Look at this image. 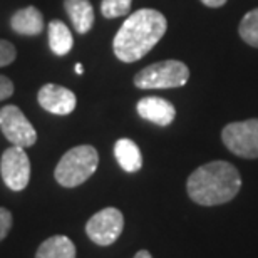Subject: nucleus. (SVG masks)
<instances>
[{"label": "nucleus", "instance_id": "nucleus-8", "mask_svg": "<svg viewBox=\"0 0 258 258\" xmlns=\"http://www.w3.org/2000/svg\"><path fill=\"white\" fill-rule=\"evenodd\" d=\"M0 174L5 186L12 191H22L30 181V159L25 148L10 146L0 159Z\"/></svg>", "mask_w": 258, "mask_h": 258}, {"label": "nucleus", "instance_id": "nucleus-21", "mask_svg": "<svg viewBox=\"0 0 258 258\" xmlns=\"http://www.w3.org/2000/svg\"><path fill=\"white\" fill-rule=\"evenodd\" d=\"M205 5H208V7H221V5L226 4V0H201Z\"/></svg>", "mask_w": 258, "mask_h": 258}, {"label": "nucleus", "instance_id": "nucleus-19", "mask_svg": "<svg viewBox=\"0 0 258 258\" xmlns=\"http://www.w3.org/2000/svg\"><path fill=\"white\" fill-rule=\"evenodd\" d=\"M12 221H14L12 213L7 208L0 206V241L9 235L10 228H12Z\"/></svg>", "mask_w": 258, "mask_h": 258}, {"label": "nucleus", "instance_id": "nucleus-6", "mask_svg": "<svg viewBox=\"0 0 258 258\" xmlns=\"http://www.w3.org/2000/svg\"><path fill=\"white\" fill-rule=\"evenodd\" d=\"M124 228V216L117 208H104L92 215L86 223V233L91 241L101 246H109L119 238Z\"/></svg>", "mask_w": 258, "mask_h": 258}, {"label": "nucleus", "instance_id": "nucleus-15", "mask_svg": "<svg viewBox=\"0 0 258 258\" xmlns=\"http://www.w3.org/2000/svg\"><path fill=\"white\" fill-rule=\"evenodd\" d=\"M49 45L55 55H66L71 52L74 39L62 20H52L49 24Z\"/></svg>", "mask_w": 258, "mask_h": 258}, {"label": "nucleus", "instance_id": "nucleus-23", "mask_svg": "<svg viewBox=\"0 0 258 258\" xmlns=\"http://www.w3.org/2000/svg\"><path fill=\"white\" fill-rule=\"evenodd\" d=\"M84 72V67H82V64H76V74H82Z\"/></svg>", "mask_w": 258, "mask_h": 258}, {"label": "nucleus", "instance_id": "nucleus-18", "mask_svg": "<svg viewBox=\"0 0 258 258\" xmlns=\"http://www.w3.org/2000/svg\"><path fill=\"white\" fill-rule=\"evenodd\" d=\"M17 57V50L10 42L0 39V67H5L12 64Z\"/></svg>", "mask_w": 258, "mask_h": 258}, {"label": "nucleus", "instance_id": "nucleus-17", "mask_svg": "<svg viewBox=\"0 0 258 258\" xmlns=\"http://www.w3.org/2000/svg\"><path fill=\"white\" fill-rule=\"evenodd\" d=\"M133 0H102L101 12L106 19H117L131 10Z\"/></svg>", "mask_w": 258, "mask_h": 258}, {"label": "nucleus", "instance_id": "nucleus-1", "mask_svg": "<svg viewBox=\"0 0 258 258\" xmlns=\"http://www.w3.org/2000/svg\"><path fill=\"white\" fill-rule=\"evenodd\" d=\"M168 29L166 17L154 9L136 10L124 20L112 40V50L122 62H136L143 59Z\"/></svg>", "mask_w": 258, "mask_h": 258}, {"label": "nucleus", "instance_id": "nucleus-10", "mask_svg": "<svg viewBox=\"0 0 258 258\" xmlns=\"http://www.w3.org/2000/svg\"><path fill=\"white\" fill-rule=\"evenodd\" d=\"M136 109L143 119L158 126H169L174 121V117H176V109H174L171 102L156 96L143 97L138 102Z\"/></svg>", "mask_w": 258, "mask_h": 258}, {"label": "nucleus", "instance_id": "nucleus-4", "mask_svg": "<svg viewBox=\"0 0 258 258\" xmlns=\"http://www.w3.org/2000/svg\"><path fill=\"white\" fill-rule=\"evenodd\" d=\"M189 79V69L181 60H163L144 67L134 76V86L139 89H173L181 87Z\"/></svg>", "mask_w": 258, "mask_h": 258}, {"label": "nucleus", "instance_id": "nucleus-5", "mask_svg": "<svg viewBox=\"0 0 258 258\" xmlns=\"http://www.w3.org/2000/svg\"><path fill=\"white\" fill-rule=\"evenodd\" d=\"M225 146L240 158H258V119L231 122L221 133Z\"/></svg>", "mask_w": 258, "mask_h": 258}, {"label": "nucleus", "instance_id": "nucleus-16", "mask_svg": "<svg viewBox=\"0 0 258 258\" xmlns=\"http://www.w3.org/2000/svg\"><path fill=\"white\" fill-rule=\"evenodd\" d=\"M238 32L246 44L251 45V47H258V9L250 10L241 19Z\"/></svg>", "mask_w": 258, "mask_h": 258}, {"label": "nucleus", "instance_id": "nucleus-20", "mask_svg": "<svg viewBox=\"0 0 258 258\" xmlns=\"http://www.w3.org/2000/svg\"><path fill=\"white\" fill-rule=\"evenodd\" d=\"M14 94V82L7 76H0V101L9 99Z\"/></svg>", "mask_w": 258, "mask_h": 258}, {"label": "nucleus", "instance_id": "nucleus-14", "mask_svg": "<svg viewBox=\"0 0 258 258\" xmlns=\"http://www.w3.org/2000/svg\"><path fill=\"white\" fill-rule=\"evenodd\" d=\"M35 258H76V245L64 235H54L40 243Z\"/></svg>", "mask_w": 258, "mask_h": 258}, {"label": "nucleus", "instance_id": "nucleus-22", "mask_svg": "<svg viewBox=\"0 0 258 258\" xmlns=\"http://www.w3.org/2000/svg\"><path fill=\"white\" fill-rule=\"evenodd\" d=\"M133 258H153V256H151V253H149L148 250H141V251H138V253L134 255Z\"/></svg>", "mask_w": 258, "mask_h": 258}, {"label": "nucleus", "instance_id": "nucleus-11", "mask_svg": "<svg viewBox=\"0 0 258 258\" xmlns=\"http://www.w3.org/2000/svg\"><path fill=\"white\" fill-rule=\"evenodd\" d=\"M10 25L17 34L34 37V35H39L44 30V17L39 9L25 7L14 14Z\"/></svg>", "mask_w": 258, "mask_h": 258}, {"label": "nucleus", "instance_id": "nucleus-2", "mask_svg": "<svg viewBox=\"0 0 258 258\" xmlns=\"http://www.w3.org/2000/svg\"><path fill=\"white\" fill-rule=\"evenodd\" d=\"M240 188L238 169L226 161H211L196 168L186 183L189 198L201 206L228 203L238 195Z\"/></svg>", "mask_w": 258, "mask_h": 258}, {"label": "nucleus", "instance_id": "nucleus-9", "mask_svg": "<svg viewBox=\"0 0 258 258\" xmlns=\"http://www.w3.org/2000/svg\"><path fill=\"white\" fill-rule=\"evenodd\" d=\"M37 101L45 111L55 116L71 114L77 106V97L74 92L59 84H45L40 87Z\"/></svg>", "mask_w": 258, "mask_h": 258}, {"label": "nucleus", "instance_id": "nucleus-7", "mask_svg": "<svg viewBox=\"0 0 258 258\" xmlns=\"http://www.w3.org/2000/svg\"><path fill=\"white\" fill-rule=\"evenodd\" d=\"M0 131L12 146L30 148L37 141V131L17 106L10 104L0 109Z\"/></svg>", "mask_w": 258, "mask_h": 258}, {"label": "nucleus", "instance_id": "nucleus-13", "mask_svg": "<svg viewBox=\"0 0 258 258\" xmlns=\"http://www.w3.org/2000/svg\"><path fill=\"white\" fill-rule=\"evenodd\" d=\"M114 156L119 166L126 173H136L143 168V156L139 151L138 144L133 139L122 138L117 139L114 144Z\"/></svg>", "mask_w": 258, "mask_h": 258}, {"label": "nucleus", "instance_id": "nucleus-12", "mask_svg": "<svg viewBox=\"0 0 258 258\" xmlns=\"http://www.w3.org/2000/svg\"><path fill=\"white\" fill-rule=\"evenodd\" d=\"M64 7L76 32L87 34L94 25V9L89 0H64Z\"/></svg>", "mask_w": 258, "mask_h": 258}, {"label": "nucleus", "instance_id": "nucleus-3", "mask_svg": "<svg viewBox=\"0 0 258 258\" xmlns=\"http://www.w3.org/2000/svg\"><path fill=\"white\" fill-rule=\"evenodd\" d=\"M99 164V154L94 146L81 144L69 149L55 166L54 178L60 186L76 188L86 183L96 173Z\"/></svg>", "mask_w": 258, "mask_h": 258}]
</instances>
